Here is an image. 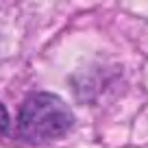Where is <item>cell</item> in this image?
<instances>
[{
	"instance_id": "7a4b0ae2",
	"label": "cell",
	"mask_w": 148,
	"mask_h": 148,
	"mask_svg": "<svg viewBox=\"0 0 148 148\" xmlns=\"http://www.w3.org/2000/svg\"><path fill=\"white\" fill-rule=\"evenodd\" d=\"M7 129H9V113H7L5 107L0 105V135L5 133Z\"/></svg>"
},
{
	"instance_id": "6da1fadb",
	"label": "cell",
	"mask_w": 148,
	"mask_h": 148,
	"mask_svg": "<svg viewBox=\"0 0 148 148\" xmlns=\"http://www.w3.org/2000/svg\"><path fill=\"white\" fill-rule=\"evenodd\" d=\"M74 118L61 98L37 92L24 100L18 116V133L31 144H44L63 137Z\"/></svg>"
}]
</instances>
